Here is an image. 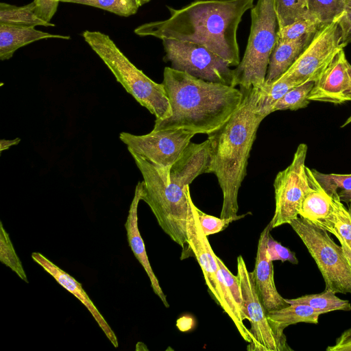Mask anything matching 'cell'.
Masks as SVG:
<instances>
[{"label": "cell", "instance_id": "1", "mask_svg": "<svg viewBox=\"0 0 351 351\" xmlns=\"http://www.w3.org/2000/svg\"><path fill=\"white\" fill-rule=\"evenodd\" d=\"M254 0H197L175 9L170 16L142 24L134 29L140 36L191 42L204 46L237 66L240 62L237 29Z\"/></svg>", "mask_w": 351, "mask_h": 351}, {"label": "cell", "instance_id": "21", "mask_svg": "<svg viewBox=\"0 0 351 351\" xmlns=\"http://www.w3.org/2000/svg\"><path fill=\"white\" fill-rule=\"evenodd\" d=\"M306 171L311 188L302 202L299 216L315 223L324 219L330 214L332 206V197L320 186L313 175L311 169L306 167Z\"/></svg>", "mask_w": 351, "mask_h": 351}, {"label": "cell", "instance_id": "19", "mask_svg": "<svg viewBox=\"0 0 351 351\" xmlns=\"http://www.w3.org/2000/svg\"><path fill=\"white\" fill-rule=\"evenodd\" d=\"M313 36H306L293 40L277 38L269 58L265 83L271 84L280 78L298 58Z\"/></svg>", "mask_w": 351, "mask_h": 351}, {"label": "cell", "instance_id": "45", "mask_svg": "<svg viewBox=\"0 0 351 351\" xmlns=\"http://www.w3.org/2000/svg\"><path fill=\"white\" fill-rule=\"evenodd\" d=\"M350 93H351V87H350ZM350 123H351V115L347 119V120L345 121V123L341 127L343 128Z\"/></svg>", "mask_w": 351, "mask_h": 351}, {"label": "cell", "instance_id": "18", "mask_svg": "<svg viewBox=\"0 0 351 351\" xmlns=\"http://www.w3.org/2000/svg\"><path fill=\"white\" fill-rule=\"evenodd\" d=\"M210 158V143L207 139L201 143L190 142L169 170V178L185 187L197 176L206 173Z\"/></svg>", "mask_w": 351, "mask_h": 351}, {"label": "cell", "instance_id": "33", "mask_svg": "<svg viewBox=\"0 0 351 351\" xmlns=\"http://www.w3.org/2000/svg\"><path fill=\"white\" fill-rule=\"evenodd\" d=\"M80 4L100 8L125 17L135 14L139 8L132 0H85Z\"/></svg>", "mask_w": 351, "mask_h": 351}, {"label": "cell", "instance_id": "40", "mask_svg": "<svg viewBox=\"0 0 351 351\" xmlns=\"http://www.w3.org/2000/svg\"><path fill=\"white\" fill-rule=\"evenodd\" d=\"M330 233H332L334 236H335L339 241L340 242V245L341 246V248L344 252V254L346 256V258L349 263V265L351 267V248L348 245V244L343 240V239L335 231H330Z\"/></svg>", "mask_w": 351, "mask_h": 351}, {"label": "cell", "instance_id": "12", "mask_svg": "<svg viewBox=\"0 0 351 351\" xmlns=\"http://www.w3.org/2000/svg\"><path fill=\"white\" fill-rule=\"evenodd\" d=\"M322 26L293 65L280 77L299 84L315 82L336 55L345 46L341 43L339 20Z\"/></svg>", "mask_w": 351, "mask_h": 351}, {"label": "cell", "instance_id": "2", "mask_svg": "<svg viewBox=\"0 0 351 351\" xmlns=\"http://www.w3.org/2000/svg\"><path fill=\"white\" fill-rule=\"evenodd\" d=\"M162 84L171 115L155 121L153 130L183 128L208 134L223 125L240 107L243 93L232 86L204 80L166 66Z\"/></svg>", "mask_w": 351, "mask_h": 351}, {"label": "cell", "instance_id": "25", "mask_svg": "<svg viewBox=\"0 0 351 351\" xmlns=\"http://www.w3.org/2000/svg\"><path fill=\"white\" fill-rule=\"evenodd\" d=\"M300 84L284 78H278L271 84L258 87L256 112L263 119L273 112L276 104L291 88Z\"/></svg>", "mask_w": 351, "mask_h": 351}, {"label": "cell", "instance_id": "27", "mask_svg": "<svg viewBox=\"0 0 351 351\" xmlns=\"http://www.w3.org/2000/svg\"><path fill=\"white\" fill-rule=\"evenodd\" d=\"M278 29L309 16L307 0H274Z\"/></svg>", "mask_w": 351, "mask_h": 351}, {"label": "cell", "instance_id": "20", "mask_svg": "<svg viewBox=\"0 0 351 351\" xmlns=\"http://www.w3.org/2000/svg\"><path fill=\"white\" fill-rule=\"evenodd\" d=\"M48 38L69 40L71 37L45 32L35 27H20L0 24V59L8 60L19 48Z\"/></svg>", "mask_w": 351, "mask_h": 351}, {"label": "cell", "instance_id": "43", "mask_svg": "<svg viewBox=\"0 0 351 351\" xmlns=\"http://www.w3.org/2000/svg\"><path fill=\"white\" fill-rule=\"evenodd\" d=\"M84 1H85V0H60V2H63V3H77V4H80Z\"/></svg>", "mask_w": 351, "mask_h": 351}, {"label": "cell", "instance_id": "38", "mask_svg": "<svg viewBox=\"0 0 351 351\" xmlns=\"http://www.w3.org/2000/svg\"><path fill=\"white\" fill-rule=\"evenodd\" d=\"M341 32V43L346 47L351 43V0H346L343 14L339 20Z\"/></svg>", "mask_w": 351, "mask_h": 351}, {"label": "cell", "instance_id": "32", "mask_svg": "<svg viewBox=\"0 0 351 351\" xmlns=\"http://www.w3.org/2000/svg\"><path fill=\"white\" fill-rule=\"evenodd\" d=\"M311 172L323 189L331 197L339 190H351V174H326L315 169H311Z\"/></svg>", "mask_w": 351, "mask_h": 351}, {"label": "cell", "instance_id": "8", "mask_svg": "<svg viewBox=\"0 0 351 351\" xmlns=\"http://www.w3.org/2000/svg\"><path fill=\"white\" fill-rule=\"evenodd\" d=\"M315 261L325 282V290L335 293H351V267L341 246L328 232L298 217L289 223Z\"/></svg>", "mask_w": 351, "mask_h": 351}, {"label": "cell", "instance_id": "30", "mask_svg": "<svg viewBox=\"0 0 351 351\" xmlns=\"http://www.w3.org/2000/svg\"><path fill=\"white\" fill-rule=\"evenodd\" d=\"M0 261L15 272L20 278L28 282L22 263L1 221L0 222Z\"/></svg>", "mask_w": 351, "mask_h": 351}, {"label": "cell", "instance_id": "14", "mask_svg": "<svg viewBox=\"0 0 351 351\" xmlns=\"http://www.w3.org/2000/svg\"><path fill=\"white\" fill-rule=\"evenodd\" d=\"M351 64L340 51L314 82L308 99L333 104L351 101Z\"/></svg>", "mask_w": 351, "mask_h": 351}, {"label": "cell", "instance_id": "6", "mask_svg": "<svg viewBox=\"0 0 351 351\" xmlns=\"http://www.w3.org/2000/svg\"><path fill=\"white\" fill-rule=\"evenodd\" d=\"M278 30L274 0H258L251 9L250 32L244 56L234 69V87L248 89L264 85Z\"/></svg>", "mask_w": 351, "mask_h": 351}, {"label": "cell", "instance_id": "28", "mask_svg": "<svg viewBox=\"0 0 351 351\" xmlns=\"http://www.w3.org/2000/svg\"><path fill=\"white\" fill-rule=\"evenodd\" d=\"M346 0H307V9L311 16L322 25L331 23L343 14Z\"/></svg>", "mask_w": 351, "mask_h": 351}, {"label": "cell", "instance_id": "31", "mask_svg": "<svg viewBox=\"0 0 351 351\" xmlns=\"http://www.w3.org/2000/svg\"><path fill=\"white\" fill-rule=\"evenodd\" d=\"M322 26L324 25L318 20L309 16L278 29L277 38L293 40L306 36L315 35Z\"/></svg>", "mask_w": 351, "mask_h": 351}, {"label": "cell", "instance_id": "37", "mask_svg": "<svg viewBox=\"0 0 351 351\" xmlns=\"http://www.w3.org/2000/svg\"><path fill=\"white\" fill-rule=\"evenodd\" d=\"M35 13L40 19L51 22L56 13L60 0H34Z\"/></svg>", "mask_w": 351, "mask_h": 351}, {"label": "cell", "instance_id": "17", "mask_svg": "<svg viewBox=\"0 0 351 351\" xmlns=\"http://www.w3.org/2000/svg\"><path fill=\"white\" fill-rule=\"evenodd\" d=\"M143 181L136 186L134 195L130 206L128 215L125 223L129 246L134 256L142 265L148 276L151 287L154 293L160 299L165 307H169L167 297L164 293L148 259L144 241L138 226V206L141 200Z\"/></svg>", "mask_w": 351, "mask_h": 351}, {"label": "cell", "instance_id": "22", "mask_svg": "<svg viewBox=\"0 0 351 351\" xmlns=\"http://www.w3.org/2000/svg\"><path fill=\"white\" fill-rule=\"evenodd\" d=\"M324 313L308 305L291 304L289 306L267 313L269 320L280 332L289 325L305 322L317 324L319 317Z\"/></svg>", "mask_w": 351, "mask_h": 351}, {"label": "cell", "instance_id": "41", "mask_svg": "<svg viewBox=\"0 0 351 351\" xmlns=\"http://www.w3.org/2000/svg\"><path fill=\"white\" fill-rule=\"evenodd\" d=\"M20 142V138H17L13 140H1L0 142V151L1 152L5 149H8L12 145H16Z\"/></svg>", "mask_w": 351, "mask_h": 351}, {"label": "cell", "instance_id": "44", "mask_svg": "<svg viewBox=\"0 0 351 351\" xmlns=\"http://www.w3.org/2000/svg\"><path fill=\"white\" fill-rule=\"evenodd\" d=\"M135 2L139 7L143 5L144 4L148 3L151 0H132Z\"/></svg>", "mask_w": 351, "mask_h": 351}, {"label": "cell", "instance_id": "4", "mask_svg": "<svg viewBox=\"0 0 351 351\" xmlns=\"http://www.w3.org/2000/svg\"><path fill=\"white\" fill-rule=\"evenodd\" d=\"M143 178L141 200L150 208L162 230L188 252L187 219L189 202L185 187L170 181L169 170L156 166L129 151Z\"/></svg>", "mask_w": 351, "mask_h": 351}, {"label": "cell", "instance_id": "3", "mask_svg": "<svg viewBox=\"0 0 351 351\" xmlns=\"http://www.w3.org/2000/svg\"><path fill=\"white\" fill-rule=\"evenodd\" d=\"M240 107L217 130L208 134L210 158L206 173H214L223 194L221 218L237 217L238 194L258 128L263 120L256 112L258 87L240 88Z\"/></svg>", "mask_w": 351, "mask_h": 351}, {"label": "cell", "instance_id": "34", "mask_svg": "<svg viewBox=\"0 0 351 351\" xmlns=\"http://www.w3.org/2000/svg\"><path fill=\"white\" fill-rule=\"evenodd\" d=\"M196 211L201 228L206 237L223 231L228 228L230 223L241 219L245 217V215L250 213H247L244 215H237V217H232L230 218H218L204 213L197 206Z\"/></svg>", "mask_w": 351, "mask_h": 351}, {"label": "cell", "instance_id": "11", "mask_svg": "<svg viewBox=\"0 0 351 351\" xmlns=\"http://www.w3.org/2000/svg\"><path fill=\"white\" fill-rule=\"evenodd\" d=\"M308 147L300 143L291 164L278 173L274 182L275 211L271 220L272 228L289 223L299 217L302 202L311 188L305 160Z\"/></svg>", "mask_w": 351, "mask_h": 351}, {"label": "cell", "instance_id": "29", "mask_svg": "<svg viewBox=\"0 0 351 351\" xmlns=\"http://www.w3.org/2000/svg\"><path fill=\"white\" fill-rule=\"evenodd\" d=\"M314 82L309 81L298 85L289 90L274 106L273 112L277 110H297L306 107L310 101L308 96L313 88Z\"/></svg>", "mask_w": 351, "mask_h": 351}, {"label": "cell", "instance_id": "35", "mask_svg": "<svg viewBox=\"0 0 351 351\" xmlns=\"http://www.w3.org/2000/svg\"><path fill=\"white\" fill-rule=\"evenodd\" d=\"M267 251L270 260L272 261L278 260L282 262L289 261L292 264L298 263L295 254L276 241L271 234L268 238Z\"/></svg>", "mask_w": 351, "mask_h": 351}, {"label": "cell", "instance_id": "7", "mask_svg": "<svg viewBox=\"0 0 351 351\" xmlns=\"http://www.w3.org/2000/svg\"><path fill=\"white\" fill-rule=\"evenodd\" d=\"M186 195L189 202L187 219L188 252L193 254L197 261L205 279L208 291L215 302L222 308L236 326L243 339L250 343L253 341L252 334L245 324L241 311L230 292L222 271L217 261V255L199 223L190 193L189 185L186 186Z\"/></svg>", "mask_w": 351, "mask_h": 351}, {"label": "cell", "instance_id": "13", "mask_svg": "<svg viewBox=\"0 0 351 351\" xmlns=\"http://www.w3.org/2000/svg\"><path fill=\"white\" fill-rule=\"evenodd\" d=\"M196 134L183 128L153 130L143 135L128 132L119 134L128 151L141 156L151 163L170 170L184 148Z\"/></svg>", "mask_w": 351, "mask_h": 351}, {"label": "cell", "instance_id": "15", "mask_svg": "<svg viewBox=\"0 0 351 351\" xmlns=\"http://www.w3.org/2000/svg\"><path fill=\"white\" fill-rule=\"evenodd\" d=\"M272 229L271 222L260 234L254 269L252 271L259 297L267 312L289 305L278 292L274 278L273 261L267 251V241Z\"/></svg>", "mask_w": 351, "mask_h": 351}, {"label": "cell", "instance_id": "10", "mask_svg": "<svg viewBox=\"0 0 351 351\" xmlns=\"http://www.w3.org/2000/svg\"><path fill=\"white\" fill-rule=\"evenodd\" d=\"M162 41L165 52L164 60L171 63V68L206 81L232 86L234 69L204 46L176 40Z\"/></svg>", "mask_w": 351, "mask_h": 351}, {"label": "cell", "instance_id": "42", "mask_svg": "<svg viewBox=\"0 0 351 351\" xmlns=\"http://www.w3.org/2000/svg\"><path fill=\"white\" fill-rule=\"evenodd\" d=\"M339 197L342 202L351 204V190L340 191L338 192Z\"/></svg>", "mask_w": 351, "mask_h": 351}, {"label": "cell", "instance_id": "36", "mask_svg": "<svg viewBox=\"0 0 351 351\" xmlns=\"http://www.w3.org/2000/svg\"><path fill=\"white\" fill-rule=\"evenodd\" d=\"M217 261L222 271L226 284L241 311L243 303L241 289L237 276L233 275L222 260L217 256Z\"/></svg>", "mask_w": 351, "mask_h": 351}, {"label": "cell", "instance_id": "24", "mask_svg": "<svg viewBox=\"0 0 351 351\" xmlns=\"http://www.w3.org/2000/svg\"><path fill=\"white\" fill-rule=\"evenodd\" d=\"M313 223L327 232H336L351 248V209L342 203L338 193L332 197V210L328 216Z\"/></svg>", "mask_w": 351, "mask_h": 351}, {"label": "cell", "instance_id": "9", "mask_svg": "<svg viewBox=\"0 0 351 351\" xmlns=\"http://www.w3.org/2000/svg\"><path fill=\"white\" fill-rule=\"evenodd\" d=\"M242 293L241 315L247 319L253 341L249 343L248 350L290 351L284 332L277 330L269 320L266 311L258 293L252 271H250L242 256L237 257V274Z\"/></svg>", "mask_w": 351, "mask_h": 351}, {"label": "cell", "instance_id": "39", "mask_svg": "<svg viewBox=\"0 0 351 351\" xmlns=\"http://www.w3.org/2000/svg\"><path fill=\"white\" fill-rule=\"evenodd\" d=\"M326 351H351V328L346 330L333 346H328Z\"/></svg>", "mask_w": 351, "mask_h": 351}, {"label": "cell", "instance_id": "16", "mask_svg": "<svg viewBox=\"0 0 351 351\" xmlns=\"http://www.w3.org/2000/svg\"><path fill=\"white\" fill-rule=\"evenodd\" d=\"M32 258L62 287L71 293L85 306L112 344L117 348L119 343L115 333L91 301L88 294L85 292L82 285L42 254L33 252L32 254Z\"/></svg>", "mask_w": 351, "mask_h": 351}, {"label": "cell", "instance_id": "23", "mask_svg": "<svg viewBox=\"0 0 351 351\" xmlns=\"http://www.w3.org/2000/svg\"><path fill=\"white\" fill-rule=\"evenodd\" d=\"M35 7L34 1L22 6L1 2L0 24L20 27H54L55 24L47 22L36 14Z\"/></svg>", "mask_w": 351, "mask_h": 351}, {"label": "cell", "instance_id": "5", "mask_svg": "<svg viewBox=\"0 0 351 351\" xmlns=\"http://www.w3.org/2000/svg\"><path fill=\"white\" fill-rule=\"evenodd\" d=\"M83 38L112 73L117 81L142 106L160 121L171 115V104L164 85L153 81L123 54L107 35L86 30Z\"/></svg>", "mask_w": 351, "mask_h": 351}, {"label": "cell", "instance_id": "26", "mask_svg": "<svg viewBox=\"0 0 351 351\" xmlns=\"http://www.w3.org/2000/svg\"><path fill=\"white\" fill-rule=\"evenodd\" d=\"M285 300L289 304L308 305L324 313L334 311L351 310V304L348 300L340 299L335 293L329 290H324L322 293L317 294L304 295L294 299H285Z\"/></svg>", "mask_w": 351, "mask_h": 351}]
</instances>
